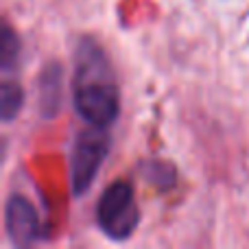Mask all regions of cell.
I'll return each instance as SVG.
<instances>
[{"instance_id":"5b68a950","label":"cell","mask_w":249,"mask_h":249,"mask_svg":"<svg viewBox=\"0 0 249 249\" xmlns=\"http://www.w3.org/2000/svg\"><path fill=\"white\" fill-rule=\"evenodd\" d=\"M64 66L48 61L37 77V107L42 118H55L64 105Z\"/></svg>"},{"instance_id":"ba28073f","label":"cell","mask_w":249,"mask_h":249,"mask_svg":"<svg viewBox=\"0 0 249 249\" xmlns=\"http://www.w3.org/2000/svg\"><path fill=\"white\" fill-rule=\"evenodd\" d=\"M142 175L149 184H153L158 190H168L175 186L177 171L166 162H149L142 166Z\"/></svg>"},{"instance_id":"8992f818","label":"cell","mask_w":249,"mask_h":249,"mask_svg":"<svg viewBox=\"0 0 249 249\" xmlns=\"http://www.w3.org/2000/svg\"><path fill=\"white\" fill-rule=\"evenodd\" d=\"M24 88L13 79H4L0 86V118L2 123H11L24 107Z\"/></svg>"},{"instance_id":"277c9868","label":"cell","mask_w":249,"mask_h":249,"mask_svg":"<svg viewBox=\"0 0 249 249\" xmlns=\"http://www.w3.org/2000/svg\"><path fill=\"white\" fill-rule=\"evenodd\" d=\"M4 230L13 247H33L42 238V221L24 195H11L4 206Z\"/></svg>"},{"instance_id":"52a82bcc","label":"cell","mask_w":249,"mask_h":249,"mask_svg":"<svg viewBox=\"0 0 249 249\" xmlns=\"http://www.w3.org/2000/svg\"><path fill=\"white\" fill-rule=\"evenodd\" d=\"M20 59V39L16 31L9 26V22H2V33H0V68L9 72L18 66Z\"/></svg>"},{"instance_id":"6da1fadb","label":"cell","mask_w":249,"mask_h":249,"mask_svg":"<svg viewBox=\"0 0 249 249\" xmlns=\"http://www.w3.org/2000/svg\"><path fill=\"white\" fill-rule=\"evenodd\" d=\"M74 112L86 124L109 127L121 114V90L114 68L96 39L83 37L74 51V72L70 81Z\"/></svg>"},{"instance_id":"7a4b0ae2","label":"cell","mask_w":249,"mask_h":249,"mask_svg":"<svg viewBox=\"0 0 249 249\" xmlns=\"http://www.w3.org/2000/svg\"><path fill=\"white\" fill-rule=\"evenodd\" d=\"M96 225L114 243H123L140 225V208L136 203L133 186L116 179L101 193L96 203Z\"/></svg>"},{"instance_id":"3957f363","label":"cell","mask_w":249,"mask_h":249,"mask_svg":"<svg viewBox=\"0 0 249 249\" xmlns=\"http://www.w3.org/2000/svg\"><path fill=\"white\" fill-rule=\"evenodd\" d=\"M109 153L107 127H86L74 138L70 151V190L74 197H83L92 188L105 158Z\"/></svg>"}]
</instances>
